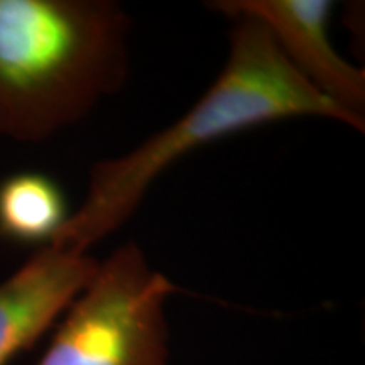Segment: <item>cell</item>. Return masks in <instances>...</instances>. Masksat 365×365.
Returning a JSON list of instances; mask_svg holds the SVG:
<instances>
[{
  "instance_id": "6da1fadb",
  "label": "cell",
  "mask_w": 365,
  "mask_h": 365,
  "mask_svg": "<svg viewBox=\"0 0 365 365\" xmlns=\"http://www.w3.org/2000/svg\"><path fill=\"white\" fill-rule=\"evenodd\" d=\"M228 17L234 21L230 51L217 80L166 129L122 156L95 164L83 203L70 213L51 244L88 252L124 225L168 168L227 135L296 117H323L357 129L287 61L261 21L242 14Z\"/></svg>"
},
{
  "instance_id": "7a4b0ae2",
  "label": "cell",
  "mask_w": 365,
  "mask_h": 365,
  "mask_svg": "<svg viewBox=\"0 0 365 365\" xmlns=\"http://www.w3.org/2000/svg\"><path fill=\"white\" fill-rule=\"evenodd\" d=\"M129 26L113 0H0V135L43 143L120 90Z\"/></svg>"
},
{
  "instance_id": "3957f363",
  "label": "cell",
  "mask_w": 365,
  "mask_h": 365,
  "mask_svg": "<svg viewBox=\"0 0 365 365\" xmlns=\"http://www.w3.org/2000/svg\"><path fill=\"white\" fill-rule=\"evenodd\" d=\"M173 291L143 249L127 242L98 262L38 365H168Z\"/></svg>"
},
{
  "instance_id": "277c9868",
  "label": "cell",
  "mask_w": 365,
  "mask_h": 365,
  "mask_svg": "<svg viewBox=\"0 0 365 365\" xmlns=\"http://www.w3.org/2000/svg\"><path fill=\"white\" fill-rule=\"evenodd\" d=\"M225 16H250L261 21L287 61L323 97L365 129V71L350 65L333 48L328 21L330 0H220L208 4Z\"/></svg>"
},
{
  "instance_id": "5b68a950",
  "label": "cell",
  "mask_w": 365,
  "mask_h": 365,
  "mask_svg": "<svg viewBox=\"0 0 365 365\" xmlns=\"http://www.w3.org/2000/svg\"><path fill=\"white\" fill-rule=\"evenodd\" d=\"M97 266L88 252L48 244L0 282V365L29 350L63 317Z\"/></svg>"
},
{
  "instance_id": "8992f818",
  "label": "cell",
  "mask_w": 365,
  "mask_h": 365,
  "mask_svg": "<svg viewBox=\"0 0 365 365\" xmlns=\"http://www.w3.org/2000/svg\"><path fill=\"white\" fill-rule=\"evenodd\" d=\"M70 217L66 195L53 178L16 173L0 181V237L24 245L51 244Z\"/></svg>"
}]
</instances>
